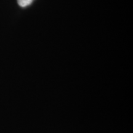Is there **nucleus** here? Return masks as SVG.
<instances>
[{
	"label": "nucleus",
	"instance_id": "1",
	"mask_svg": "<svg viewBox=\"0 0 133 133\" xmlns=\"http://www.w3.org/2000/svg\"><path fill=\"white\" fill-rule=\"evenodd\" d=\"M33 1V0H17L18 4L21 7L25 8L29 6Z\"/></svg>",
	"mask_w": 133,
	"mask_h": 133
}]
</instances>
